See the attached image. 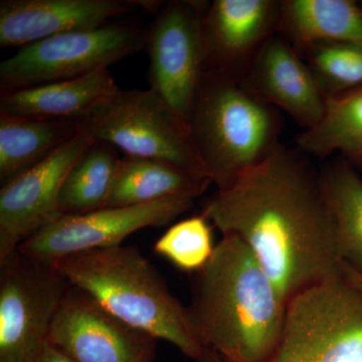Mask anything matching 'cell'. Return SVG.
Segmentation results:
<instances>
[{
	"instance_id": "21",
	"label": "cell",
	"mask_w": 362,
	"mask_h": 362,
	"mask_svg": "<svg viewBox=\"0 0 362 362\" xmlns=\"http://www.w3.org/2000/svg\"><path fill=\"white\" fill-rule=\"evenodd\" d=\"M345 266L362 275V178L342 157L320 171Z\"/></svg>"
},
{
	"instance_id": "17",
	"label": "cell",
	"mask_w": 362,
	"mask_h": 362,
	"mask_svg": "<svg viewBox=\"0 0 362 362\" xmlns=\"http://www.w3.org/2000/svg\"><path fill=\"white\" fill-rule=\"evenodd\" d=\"M278 33L295 49L318 42L362 45V6L354 0H281Z\"/></svg>"
},
{
	"instance_id": "14",
	"label": "cell",
	"mask_w": 362,
	"mask_h": 362,
	"mask_svg": "<svg viewBox=\"0 0 362 362\" xmlns=\"http://www.w3.org/2000/svg\"><path fill=\"white\" fill-rule=\"evenodd\" d=\"M240 85L304 130L316 126L325 113L326 97L310 69L278 33L262 47Z\"/></svg>"
},
{
	"instance_id": "18",
	"label": "cell",
	"mask_w": 362,
	"mask_h": 362,
	"mask_svg": "<svg viewBox=\"0 0 362 362\" xmlns=\"http://www.w3.org/2000/svg\"><path fill=\"white\" fill-rule=\"evenodd\" d=\"M211 181L170 165L141 157L119 161L105 207L139 206L170 197L197 199Z\"/></svg>"
},
{
	"instance_id": "27",
	"label": "cell",
	"mask_w": 362,
	"mask_h": 362,
	"mask_svg": "<svg viewBox=\"0 0 362 362\" xmlns=\"http://www.w3.org/2000/svg\"><path fill=\"white\" fill-rule=\"evenodd\" d=\"M361 6H362V4H361Z\"/></svg>"
},
{
	"instance_id": "26",
	"label": "cell",
	"mask_w": 362,
	"mask_h": 362,
	"mask_svg": "<svg viewBox=\"0 0 362 362\" xmlns=\"http://www.w3.org/2000/svg\"><path fill=\"white\" fill-rule=\"evenodd\" d=\"M344 279L350 285L362 292V275L361 274L345 266Z\"/></svg>"
},
{
	"instance_id": "3",
	"label": "cell",
	"mask_w": 362,
	"mask_h": 362,
	"mask_svg": "<svg viewBox=\"0 0 362 362\" xmlns=\"http://www.w3.org/2000/svg\"><path fill=\"white\" fill-rule=\"evenodd\" d=\"M54 265L71 286L123 322L171 343L192 361L204 351L187 307L169 291L164 278L139 250H93Z\"/></svg>"
},
{
	"instance_id": "25",
	"label": "cell",
	"mask_w": 362,
	"mask_h": 362,
	"mask_svg": "<svg viewBox=\"0 0 362 362\" xmlns=\"http://www.w3.org/2000/svg\"><path fill=\"white\" fill-rule=\"evenodd\" d=\"M33 362H74L63 351L49 341L45 342Z\"/></svg>"
},
{
	"instance_id": "6",
	"label": "cell",
	"mask_w": 362,
	"mask_h": 362,
	"mask_svg": "<svg viewBox=\"0 0 362 362\" xmlns=\"http://www.w3.org/2000/svg\"><path fill=\"white\" fill-rule=\"evenodd\" d=\"M77 124L126 156L165 162L207 178L187 123L152 90L120 89Z\"/></svg>"
},
{
	"instance_id": "24",
	"label": "cell",
	"mask_w": 362,
	"mask_h": 362,
	"mask_svg": "<svg viewBox=\"0 0 362 362\" xmlns=\"http://www.w3.org/2000/svg\"><path fill=\"white\" fill-rule=\"evenodd\" d=\"M209 221L204 214L180 221L159 238L154 251L181 271L199 273L209 263L216 247Z\"/></svg>"
},
{
	"instance_id": "20",
	"label": "cell",
	"mask_w": 362,
	"mask_h": 362,
	"mask_svg": "<svg viewBox=\"0 0 362 362\" xmlns=\"http://www.w3.org/2000/svg\"><path fill=\"white\" fill-rule=\"evenodd\" d=\"M296 146L320 159L339 153L354 168H362V88L326 98L320 122L298 135Z\"/></svg>"
},
{
	"instance_id": "23",
	"label": "cell",
	"mask_w": 362,
	"mask_h": 362,
	"mask_svg": "<svg viewBox=\"0 0 362 362\" xmlns=\"http://www.w3.org/2000/svg\"><path fill=\"white\" fill-rule=\"evenodd\" d=\"M297 51L326 98L362 88V45L318 42Z\"/></svg>"
},
{
	"instance_id": "11",
	"label": "cell",
	"mask_w": 362,
	"mask_h": 362,
	"mask_svg": "<svg viewBox=\"0 0 362 362\" xmlns=\"http://www.w3.org/2000/svg\"><path fill=\"white\" fill-rule=\"evenodd\" d=\"M96 140L81 129L56 152L2 185L0 190V262L21 243L61 216L59 194L66 175Z\"/></svg>"
},
{
	"instance_id": "1",
	"label": "cell",
	"mask_w": 362,
	"mask_h": 362,
	"mask_svg": "<svg viewBox=\"0 0 362 362\" xmlns=\"http://www.w3.org/2000/svg\"><path fill=\"white\" fill-rule=\"evenodd\" d=\"M307 157L281 144L218 190L202 211L223 235L247 245L287 303L309 288L344 277L320 171Z\"/></svg>"
},
{
	"instance_id": "4",
	"label": "cell",
	"mask_w": 362,
	"mask_h": 362,
	"mask_svg": "<svg viewBox=\"0 0 362 362\" xmlns=\"http://www.w3.org/2000/svg\"><path fill=\"white\" fill-rule=\"evenodd\" d=\"M207 178L218 190L267 160L280 147V111L239 82L206 70L187 120Z\"/></svg>"
},
{
	"instance_id": "13",
	"label": "cell",
	"mask_w": 362,
	"mask_h": 362,
	"mask_svg": "<svg viewBox=\"0 0 362 362\" xmlns=\"http://www.w3.org/2000/svg\"><path fill=\"white\" fill-rule=\"evenodd\" d=\"M281 1L214 0L204 18L206 70L242 82L264 45L278 33Z\"/></svg>"
},
{
	"instance_id": "12",
	"label": "cell",
	"mask_w": 362,
	"mask_h": 362,
	"mask_svg": "<svg viewBox=\"0 0 362 362\" xmlns=\"http://www.w3.org/2000/svg\"><path fill=\"white\" fill-rule=\"evenodd\" d=\"M156 340L71 284L47 337L74 362H154Z\"/></svg>"
},
{
	"instance_id": "8",
	"label": "cell",
	"mask_w": 362,
	"mask_h": 362,
	"mask_svg": "<svg viewBox=\"0 0 362 362\" xmlns=\"http://www.w3.org/2000/svg\"><path fill=\"white\" fill-rule=\"evenodd\" d=\"M0 267V362H33L70 283L54 264L18 251Z\"/></svg>"
},
{
	"instance_id": "2",
	"label": "cell",
	"mask_w": 362,
	"mask_h": 362,
	"mask_svg": "<svg viewBox=\"0 0 362 362\" xmlns=\"http://www.w3.org/2000/svg\"><path fill=\"white\" fill-rule=\"evenodd\" d=\"M287 304L247 245L223 235L195 274L187 308L202 349L230 362H267L280 341Z\"/></svg>"
},
{
	"instance_id": "19",
	"label": "cell",
	"mask_w": 362,
	"mask_h": 362,
	"mask_svg": "<svg viewBox=\"0 0 362 362\" xmlns=\"http://www.w3.org/2000/svg\"><path fill=\"white\" fill-rule=\"evenodd\" d=\"M75 121L37 120L0 113V181L6 185L80 132Z\"/></svg>"
},
{
	"instance_id": "7",
	"label": "cell",
	"mask_w": 362,
	"mask_h": 362,
	"mask_svg": "<svg viewBox=\"0 0 362 362\" xmlns=\"http://www.w3.org/2000/svg\"><path fill=\"white\" fill-rule=\"evenodd\" d=\"M148 30L107 25L54 35L21 47L0 64L2 93L37 87L109 68L146 47Z\"/></svg>"
},
{
	"instance_id": "5",
	"label": "cell",
	"mask_w": 362,
	"mask_h": 362,
	"mask_svg": "<svg viewBox=\"0 0 362 362\" xmlns=\"http://www.w3.org/2000/svg\"><path fill=\"white\" fill-rule=\"evenodd\" d=\"M194 362L230 361L204 349ZM267 362H362V292L343 277L293 297Z\"/></svg>"
},
{
	"instance_id": "22",
	"label": "cell",
	"mask_w": 362,
	"mask_h": 362,
	"mask_svg": "<svg viewBox=\"0 0 362 362\" xmlns=\"http://www.w3.org/2000/svg\"><path fill=\"white\" fill-rule=\"evenodd\" d=\"M120 159L113 146L95 142L64 181L59 202L61 216L104 209Z\"/></svg>"
},
{
	"instance_id": "10",
	"label": "cell",
	"mask_w": 362,
	"mask_h": 362,
	"mask_svg": "<svg viewBox=\"0 0 362 362\" xmlns=\"http://www.w3.org/2000/svg\"><path fill=\"white\" fill-rule=\"evenodd\" d=\"M194 201L170 197L139 206L104 207L87 214L61 216L21 243L18 251L54 264L78 252L121 246L131 233L168 225L187 213Z\"/></svg>"
},
{
	"instance_id": "9",
	"label": "cell",
	"mask_w": 362,
	"mask_h": 362,
	"mask_svg": "<svg viewBox=\"0 0 362 362\" xmlns=\"http://www.w3.org/2000/svg\"><path fill=\"white\" fill-rule=\"evenodd\" d=\"M209 1L162 2L147 33L150 90L187 122L204 71Z\"/></svg>"
},
{
	"instance_id": "15",
	"label": "cell",
	"mask_w": 362,
	"mask_h": 362,
	"mask_svg": "<svg viewBox=\"0 0 362 362\" xmlns=\"http://www.w3.org/2000/svg\"><path fill=\"white\" fill-rule=\"evenodd\" d=\"M135 0H2L0 47H25L54 35L96 30L135 11Z\"/></svg>"
},
{
	"instance_id": "16",
	"label": "cell",
	"mask_w": 362,
	"mask_h": 362,
	"mask_svg": "<svg viewBox=\"0 0 362 362\" xmlns=\"http://www.w3.org/2000/svg\"><path fill=\"white\" fill-rule=\"evenodd\" d=\"M119 90L109 68L100 69L71 80L2 93L0 113L78 122Z\"/></svg>"
}]
</instances>
